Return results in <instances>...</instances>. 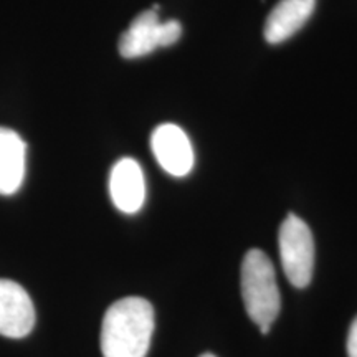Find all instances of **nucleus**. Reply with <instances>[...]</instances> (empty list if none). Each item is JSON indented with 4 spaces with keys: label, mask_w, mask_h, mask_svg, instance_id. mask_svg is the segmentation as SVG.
<instances>
[{
    "label": "nucleus",
    "mask_w": 357,
    "mask_h": 357,
    "mask_svg": "<svg viewBox=\"0 0 357 357\" xmlns=\"http://www.w3.org/2000/svg\"><path fill=\"white\" fill-rule=\"evenodd\" d=\"M316 0H280L268 15L265 40L276 45L293 37L312 15Z\"/></svg>",
    "instance_id": "0eeeda50"
},
{
    "label": "nucleus",
    "mask_w": 357,
    "mask_h": 357,
    "mask_svg": "<svg viewBox=\"0 0 357 357\" xmlns=\"http://www.w3.org/2000/svg\"><path fill=\"white\" fill-rule=\"evenodd\" d=\"M200 357H217V356H213V354H202Z\"/></svg>",
    "instance_id": "f8f14e48"
},
{
    "label": "nucleus",
    "mask_w": 357,
    "mask_h": 357,
    "mask_svg": "<svg viewBox=\"0 0 357 357\" xmlns=\"http://www.w3.org/2000/svg\"><path fill=\"white\" fill-rule=\"evenodd\" d=\"M278 243L288 281L296 288H306L314 270V240L310 227L298 215L288 213L280 227Z\"/></svg>",
    "instance_id": "7ed1b4c3"
},
{
    "label": "nucleus",
    "mask_w": 357,
    "mask_h": 357,
    "mask_svg": "<svg viewBox=\"0 0 357 357\" xmlns=\"http://www.w3.org/2000/svg\"><path fill=\"white\" fill-rule=\"evenodd\" d=\"M26 146L15 131L0 128V195H13L24 184Z\"/></svg>",
    "instance_id": "6e6552de"
},
{
    "label": "nucleus",
    "mask_w": 357,
    "mask_h": 357,
    "mask_svg": "<svg viewBox=\"0 0 357 357\" xmlns=\"http://www.w3.org/2000/svg\"><path fill=\"white\" fill-rule=\"evenodd\" d=\"M111 200L118 211L136 213L146 200L144 174L137 160L124 158L114 164L109 176Z\"/></svg>",
    "instance_id": "423d86ee"
},
{
    "label": "nucleus",
    "mask_w": 357,
    "mask_h": 357,
    "mask_svg": "<svg viewBox=\"0 0 357 357\" xmlns=\"http://www.w3.org/2000/svg\"><path fill=\"white\" fill-rule=\"evenodd\" d=\"M151 149L167 174L184 177L194 167V149L187 134L176 124H160L151 136Z\"/></svg>",
    "instance_id": "20e7f679"
},
{
    "label": "nucleus",
    "mask_w": 357,
    "mask_h": 357,
    "mask_svg": "<svg viewBox=\"0 0 357 357\" xmlns=\"http://www.w3.org/2000/svg\"><path fill=\"white\" fill-rule=\"evenodd\" d=\"M347 356L357 357V316L356 319L352 321L349 336H347Z\"/></svg>",
    "instance_id": "9b49d317"
},
{
    "label": "nucleus",
    "mask_w": 357,
    "mask_h": 357,
    "mask_svg": "<svg viewBox=\"0 0 357 357\" xmlns=\"http://www.w3.org/2000/svg\"><path fill=\"white\" fill-rule=\"evenodd\" d=\"M154 331L153 305L144 298L129 296L113 303L101 326L105 357H146Z\"/></svg>",
    "instance_id": "f257e3e1"
},
{
    "label": "nucleus",
    "mask_w": 357,
    "mask_h": 357,
    "mask_svg": "<svg viewBox=\"0 0 357 357\" xmlns=\"http://www.w3.org/2000/svg\"><path fill=\"white\" fill-rule=\"evenodd\" d=\"M242 298L250 319L260 326L261 334L270 333L281 307L275 266L261 250H248L242 263Z\"/></svg>",
    "instance_id": "f03ea898"
},
{
    "label": "nucleus",
    "mask_w": 357,
    "mask_h": 357,
    "mask_svg": "<svg viewBox=\"0 0 357 357\" xmlns=\"http://www.w3.org/2000/svg\"><path fill=\"white\" fill-rule=\"evenodd\" d=\"M182 26L176 20L160 22V47H171L181 38Z\"/></svg>",
    "instance_id": "9d476101"
},
{
    "label": "nucleus",
    "mask_w": 357,
    "mask_h": 357,
    "mask_svg": "<svg viewBox=\"0 0 357 357\" xmlns=\"http://www.w3.org/2000/svg\"><path fill=\"white\" fill-rule=\"evenodd\" d=\"M35 326L32 298L10 280L0 278V334L20 339L29 336Z\"/></svg>",
    "instance_id": "39448f33"
},
{
    "label": "nucleus",
    "mask_w": 357,
    "mask_h": 357,
    "mask_svg": "<svg viewBox=\"0 0 357 357\" xmlns=\"http://www.w3.org/2000/svg\"><path fill=\"white\" fill-rule=\"evenodd\" d=\"M159 47L160 22L154 8L139 13L119 38V53L128 60L149 55Z\"/></svg>",
    "instance_id": "1a4fd4ad"
}]
</instances>
